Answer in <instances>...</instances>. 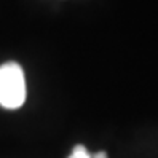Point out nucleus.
<instances>
[{
    "instance_id": "1",
    "label": "nucleus",
    "mask_w": 158,
    "mask_h": 158,
    "mask_svg": "<svg viewBox=\"0 0 158 158\" xmlns=\"http://www.w3.org/2000/svg\"><path fill=\"white\" fill-rule=\"evenodd\" d=\"M26 101L24 70L18 62L0 66V106L3 109H19Z\"/></svg>"
},
{
    "instance_id": "2",
    "label": "nucleus",
    "mask_w": 158,
    "mask_h": 158,
    "mask_svg": "<svg viewBox=\"0 0 158 158\" xmlns=\"http://www.w3.org/2000/svg\"><path fill=\"white\" fill-rule=\"evenodd\" d=\"M69 158H91V153L88 152V148L85 145L78 144V145H75V147L72 148Z\"/></svg>"
},
{
    "instance_id": "3",
    "label": "nucleus",
    "mask_w": 158,
    "mask_h": 158,
    "mask_svg": "<svg viewBox=\"0 0 158 158\" xmlns=\"http://www.w3.org/2000/svg\"><path fill=\"white\" fill-rule=\"evenodd\" d=\"M91 158H107V153L106 152H96V153H93Z\"/></svg>"
}]
</instances>
